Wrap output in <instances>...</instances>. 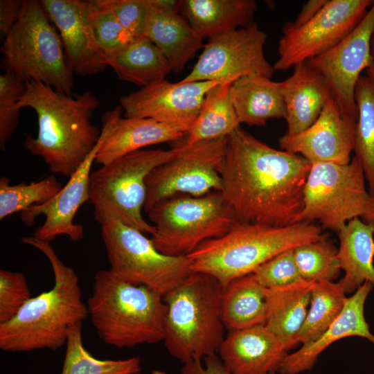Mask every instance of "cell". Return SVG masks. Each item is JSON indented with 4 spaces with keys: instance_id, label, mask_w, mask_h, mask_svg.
<instances>
[{
    "instance_id": "6da1fadb",
    "label": "cell",
    "mask_w": 374,
    "mask_h": 374,
    "mask_svg": "<svg viewBox=\"0 0 374 374\" xmlns=\"http://www.w3.org/2000/svg\"><path fill=\"white\" fill-rule=\"evenodd\" d=\"M311 163L276 150L240 126L227 136L222 193L237 221L285 226L298 222Z\"/></svg>"
},
{
    "instance_id": "7a4b0ae2",
    "label": "cell",
    "mask_w": 374,
    "mask_h": 374,
    "mask_svg": "<svg viewBox=\"0 0 374 374\" xmlns=\"http://www.w3.org/2000/svg\"><path fill=\"white\" fill-rule=\"evenodd\" d=\"M100 105L88 91L68 96L41 82H26L17 106L35 112L38 133L35 138L26 135L24 148L41 157L53 173L71 177L99 141L101 130L91 118Z\"/></svg>"
},
{
    "instance_id": "3957f363",
    "label": "cell",
    "mask_w": 374,
    "mask_h": 374,
    "mask_svg": "<svg viewBox=\"0 0 374 374\" xmlns=\"http://www.w3.org/2000/svg\"><path fill=\"white\" fill-rule=\"evenodd\" d=\"M21 241L48 258L54 285L31 297L12 320L0 325V348L6 352L56 350L66 344L70 327L89 317L78 277L60 260L50 242L34 236L24 237Z\"/></svg>"
},
{
    "instance_id": "277c9868",
    "label": "cell",
    "mask_w": 374,
    "mask_h": 374,
    "mask_svg": "<svg viewBox=\"0 0 374 374\" xmlns=\"http://www.w3.org/2000/svg\"><path fill=\"white\" fill-rule=\"evenodd\" d=\"M323 235L321 227L310 222L274 226L237 222L224 235L204 242L187 257L193 272L209 274L224 287L278 254Z\"/></svg>"
},
{
    "instance_id": "5b68a950",
    "label": "cell",
    "mask_w": 374,
    "mask_h": 374,
    "mask_svg": "<svg viewBox=\"0 0 374 374\" xmlns=\"http://www.w3.org/2000/svg\"><path fill=\"white\" fill-rule=\"evenodd\" d=\"M87 307L99 337L118 348L163 339V296L145 285L122 280L109 269L97 271Z\"/></svg>"
},
{
    "instance_id": "8992f818",
    "label": "cell",
    "mask_w": 374,
    "mask_h": 374,
    "mask_svg": "<svg viewBox=\"0 0 374 374\" xmlns=\"http://www.w3.org/2000/svg\"><path fill=\"white\" fill-rule=\"evenodd\" d=\"M224 287L215 277L192 272L163 296V339L184 364L216 355L226 337L222 317Z\"/></svg>"
},
{
    "instance_id": "52a82bcc",
    "label": "cell",
    "mask_w": 374,
    "mask_h": 374,
    "mask_svg": "<svg viewBox=\"0 0 374 374\" xmlns=\"http://www.w3.org/2000/svg\"><path fill=\"white\" fill-rule=\"evenodd\" d=\"M4 71L24 82L35 81L72 96L73 73L60 35L40 1L24 0L18 21L1 46Z\"/></svg>"
},
{
    "instance_id": "ba28073f",
    "label": "cell",
    "mask_w": 374,
    "mask_h": 374,
    "mask_svg": "<svg viewBox=\"0 0 374 374\" xmlns=\"http://www.w3.org/2000/svg\"><path fill=\"white\" fill-rule=\"evenodd\" d=\"M178 148L166 150H138L102 166L91 172L89 202L97 222L114 217L143 233L152 235L154 226L143 217L147 197L145 180L156 168L172 160Z\"/></svg>"
},
{
    "instance_id": "9c48e42d",
    "label": "cell",
    "mask_w": 374,
    "mask_h": 374,
    "mask_svg": "<svg viewBox=\"0 0 374 374\" xmlns=\"http://www.w3.org/2000/svg\"><path fill=\"white\" fill-rule=\"evenodd\" d=\"M155 231L151 240L161 253L187 256L204 242L220 238L238 222L221 191L178 195L147 211Z\"/></svg>"
},
{
    "instance_id": "30bf717a",
    "label": "cell",
    "mask_w": 374,
    "mask_h": 374,
    "mask_svg": "<svg viewBox=\"0 0 374 374\" xmlns=\"http://www.w3.org/2000/svg\"><path fill=\"white\" fill-rule=\"evenodd\" d=\"M98 222L109 270L122 280L149 287L164 296L193 272L187 256L161 253L142 232L114 217Z\"/></svg>"
},
{
    "instance_id": "8fae6325",
    "label": "cell",
    "mask_w": 374,
    "mask_h": 374,
    "mask_svg": "<svg viewBox=\"0 0 374 374\" xmlns=\"http://www.w3.org/2000/svg\"><path fill=\"white\" fill-rule=\"evenodd\" d=\"M366 183L355 157L346 164L311 163L298 222L317 221L338 232L348 222L365 214L371 199Z\"/></svg>"
},
{
    "instance_id": "7c38bea8",
    "label": "cell",
    "mask_w": 374,
    "mask_h": 374,
    "mask_svg": "<svg viewBox=\"0 0 374 374\" xmlns=\"http://www.w3.org/2000/svg\"><path fill=\"white\" fill-rule=\"evenodd\" d=\"M226 145L227 136L178 146L176 156L146 178L145 212L175 196L199 197L222 191Z\"/></svg>"
},
{
    "instance_id": "4fadbf2b",
    "label": "cell",
    "mask_w": 374,
    "mask_h": 374,
    "mask_svg": "<svg viewBox=\"0 0 374 374\" xmlns=\"http://www.w3.org/2000/svg\"><path fill=\"white\" fill-rule=\"evenodd\" d=\"M374 1L328 0L308 22L282 28L274 70L284 71L317 57L339 43L361 21Z\"/></svg>"
},
{
    "instance_id": "5bb4252c",
    "label": "cell",
    "mask_w": 374,
    "mask_h": 374,
    "mask_svg": "<svg viewBox=\"0 0 374 374\" xmlns=\"http://www.w3.org/2000/svg\"><path fill=\"white\" fill-rule=\"evenodd\" d=\"M267 35L253 22L208 38L191 71L180 81L233 82L247 75L271 78L274 73L264 46Z\"/></svg>"
},
{
    "instance_id": "9a60e30c",
    "label": "cell",
    "mask_w": 374,
    "mask_h": 374,
    "mask_svg": "<svg viewBox=\"0 0 374 374\" xmlns=\"http://www.w3.org/2000/svg\"><path fill=\"white\" fill-rule=\"evenodd\" d=\"M374 33V1L357 26L327 52L306 61L326 81L343 116L357 118L356 84L371 65Z\"/></svg>"
},
{
    "instance_id": "2e32d148",
    "label": "cell",
    "mask_w": 374,
    "mask_h": 374,
    "mask_svg": "<svg viewBox=\"0 0 374 374\" xmlns=\"http://www.w3.org/2000/svg\"><path fill=\"white\" fill-rule=\"evenodd\" d=\"M220 83L211 81L172 83L165 79L121 96L119 104L125 117L149 118L183 127L188 132L207 93Z\"/></svg>"
},
{
    "instance_id": "e0dca14e",
    "label": "cell",
    "mask_w": 374,
    "mask_h": 374,
    "mask_svg": "<svg viewBox=\"0 0 374 374\" xmlns=\"http://www.w3.org/2000/svg\"><path fill=\"white\" fill-rule=\"evenodd\" d=\"M116 116L115 110L105 113L102 117L103 128L98 142L61 190L45 204L32 206L21 213V220L27 226H33L35 218L39 215L45 216L44 224L35 229L34 237L48 242L62 235L68 236L73 242L83 238V227L74 224L73 220L79 208L89 201L91 167L95 162L96 153Z\"/></svg>"
},
{
    "instance_id": "ac0fdd59",
    "label": "cell",
    "mask_w": 374,
    "mask_h": 374,
    "mask_svg": "<svg viewBox=\"0 0 374 374\" xmlns=\"http://www.w3.org/2000/svg\"><path fill=\"white\" fill-rule=\"evenodd\" d=\"M40 3L60 35L73 73L86 76L104 71L108 66V59L95 35L93 1L41 0Z\"/></svg>"
},
{
    "instance_id": "d6986e66",
    "label": "cell",
    "mask_w": 374,
    "mask_h": 374,
    "mask_svg": "<svg viewBox=\"0 0 374 374\" xmlns=\"http://www.w3.org/2000/svg\"><path fill=\"white\" fill-rule=\"evenodd\" d=\"M357 119L343 116L335 99L326 103L316 121L303 132L278 139L280 148L310 163L346 164L354 150Z\"/></svg>"
},
{
    "instance_id": "ffe728a7",
    "label": "cell",
    "mask_w": 374,
    "mask_h": 374,
    "mask_svg": "<svg viewBox=\"0 0 374 374\" xmlns=\"http://www.w3.org/2000/svg\"><path fill=\"white\" fill-rule=\"evenodd\" d=\"M287 351L278 337L260 325L229 331L218 354L231 374H269L278 372Z\"/></svg>"
},
{
    "instance_id": "44dd1931",
    "label": "cell",
    "mask_w": 374,
    "mask_h": 374,
    "mask_svg": "<svg viewBox=\"0 0 374 374\" xmlns=\"http://www.w3.org/2000/svg\"><path fill=\"white\" fill-rule=\"evenodd\" d=\"M373 285L366 281L350 296L334 322L314 341L302 345L301 348L287 354L278 371L280 374H298L312 369L319 355L330 344L341 339L357 336L374 344V335L364 317V305Z\"/></svg>"
},
{
    "instance_id": "7402d4cb",
    "label": "cell",
    "mask_w": 374,
    "mask_h": 374,
    "mask_svg": "<svg viewBox=\"0 0 374 374\" xmlns=\"http://www.w3.org/2000/svg\"><path fill=\"white\" fill-rule=\"evenodd\" d=\"M287 129L293 136L310 127L317 119L332 96L323 76L307 62L294 66L292 74L280 82Z\"/></svg>"
},
{
    "instance_id": "603a6c76",
    "label": "cell",
    "mask_w": 374,
    "mask_h": 374,
    "mask_svg": "<svg viewBox=\"0 0 374 374\" xmlns=\"http://www.w3.org/2000/svg\"><path fill=\"white\" fill-rule=\"evenodd\" d=\"M187 133L179 126L149 118H122L119 114L98 150L95 162L103 166L143 148L177 141Z\"/></svg>"
},
{
    "instance_id": "cb8c5ba5",
    "label": "cell",
    "mask_w": 374,
    "mask_h": 374,
    "mask_svg": "<svg viewBox=\"0 0 374 374\" xmlns=\"http://www.w3.org/2000/svg\"><path fill=\"white\" fill-rule=\"evenodd\" d=\"M145 37L168 61L172 71H181L204 46L203 39L179 12L163 9L148 0Z\"/></svg>"
},
{
    "instance_id": "d4e9b609",
    "label": "cell",
    "mask_w": 374,
    "mask_h": 374,
    "mask_svg": "<svg viewBox=\"0 0 374 374\" xmlns=\"http://www.w3.org/2000/svg\"><path fill=\"white\" fill-rule=\"evenodd\" d=\"M231 97L240 124L264 126L269 119H285L280 82L260 75L244 76L231 84Z\"/></svg>"
},
{
    "instance_id": "484cf974",
    "label": "cell",
    "mask_w": 374,
    "mask_h": 374,
    "mask_svg": "<svg viewBox=\"0 0 374 374\" xmlns=\"http://www.w3.org/2000/svg\"><path fill=\"white\" fill-rule=\"evenodd\" d=\"M338 234L337 258L345 273L339 283L346 294L354 293L366 281L374 287V228L355 217Z\"/></svg>"
},
{
    "instance_id": "4316f807",
    "label": "cell",
    "mask_w": 374,
    "mask_h": 374,
    "mask_svg": "<svg viewBox=\"0 0 374 374\" xmlns=\"http://www.w3.org/2000/svg\"><path fill=\"white\" fill-rule=\"evenodd\" d=\"M181 10L195 33L204 39L249 26L257 5L253 0H184Z\"/></svg>"
},
{
    "instance_id": "83f0119b",
    "label": "cell",
    "mask_w": 374,
    "mask_h": 374,
    "mask_svg": "<svg viewBox=\"0 0 374 374\" xmlns=\"http://www.w3.org/2000/svg\"><path fill=\"white\" fill-rule=\"evenodd\" d=\"M314 283L303 279L269 290L265 326L287 350L298 344L297 337L308 314Z\"/></svg>"
},
{
    "instance_id": "f1b7e54d",
    "label": "cell",
    "mask_w": 374,
    "mask_h": 374,
    "mask_svg": "<svg viewBox=\"0 0 374 374\" xmlns=\"http://www.w3.org/2000/svg\"><path fill=\"white\" fill-rule=\"evenodd\" d=\"M269 290L262 286L253 274L237 278L224 287L222 317L226 330H236L265 325Z\"/></svg>"
},
{
    "instance_id": "f546056e",
    "label": "cell",
    "mask_w": 374,
    "mask_h": 374,
    "mask_svg": "<svg viewBox=\"0 0 374 374\" xmlns=\"http://www.w3.org/2000/svg\"><path fill=\"white\" fill-rule=\"evenodd\" d=\"M121 80L141 87L165 80L171 66L161 51L148 37L130 42L108 60Z\"/></svg>"
},
{
    "instance_id": "4dcf8cb0",
    "label": "cell",
    "mask_w": 374,
    "mask_h": 374,
    "mask_svg": "<svg viewBox=\"0 0 374 374\" xmlns=\"http://www.w3.org/2000/svg\"><path fill=\"white\" fill-rule=\"evenodd\" d=\"M232 83L218 84L208 91L187 134V143L226 137L240 126L231 97Z\"/></svg>"
},
{
    "instance_id": "1f68e13d",
    "label": "cell",
    "mask_w": 374,
    "mask_h": 374,
    "mask_svg": "<svg viewBox=\"0 0 374 374\" xmlns=\"http://www.w3.org/2000/svg\"><path fill=\"white\" fill-rule=\"evenodd\" d=\"M346 299L339 283L314 282L308 314L298 335L297 343L305 345L316 341L340 314Z\"/></svg>"
},
{
    "instance_id": "d6a6232c",
    "label": "cell",
    "mask_w": 374,
    "mask_h": 374,
    "mask_svg": "<svg viewBox=\"0 0 374 374\" xmlns=\"http://www.w3.org/2000/svg\"><path fill=\"white\" fill-rule=\"evenodd\" d=\"M355 99L357 118L353 151L371 195L374 193V82L366 75H362L356 84Z\"/></svg>"
},
{
    "instance_id": "836d02e7",
    "label": "cell",
    "mask_w": 374,
    "mask_h": 374,
    "mask_svg": "<svg viewBox=\"0 0 374 374\" xmlns=\"http://www.w3.org/2000/svg\"><path fill=\"white\" fill-rule=\"evenodd\" d=\"M82 323L77 322L69 330L61 374H138L141 372V359L137 357L123 360L99 359L93 357L84 347Z\"/></svg>"
},
{
    "instance_id": "e575fe53",
    "label": "cell",
    "mask_w": 374,
    "mask_h": 374,
    "mask_svg": "<svg viewBox=\"0 0 374 374\" xmlns=\"http://www.w3.org/2000/svg\"><path fill=\"white\" fill-rule=\"evenodd\" d=\"M54 175L29 184L10 185L8 177L0 179V219L23 212L34 205H41L53 199L62 188Z\"/></svg>"
},
{
    "instance_id": "d590c367",
    "label": "cell",
    "mask_w": 374,
    "mask_h": 374,
    "mask_svg": "<svg viewBox=\"0 0 374 374\" xmlns=\"http://www.w3.org/2000/svg\"><path fill=\"white\" fill-rule=\"evenodd\" d=\"M337 251L338 249L325 235L293 249L302 278L312 282L332 281L339 276L341 269Z\"/></svg>"
},
{
    "instance_id": "8d00e7d4",
    "label": "cell",
    "mask_w": 374,
    "mask_h": 374,
    "mask_svg": "<svg viewBox=\"0 0 374 374\" xmlns=\"http://www.w3.org/2000/svg\"><path fill=\"white\" fill-rule=\"evenodd\" d=\"M25 90V82L17 75L4 71L0 75V150L6 143L19 123L20 109L17 103Z\"/></svg>"
},
{
    "instance_id": "74e56055",
    "label": "cell",
    "mask_w": 374,
    "mask_h": 374,
    "mask_svg": "<svg viewBox=\"0 0 374 374\" xmlns=\"http://www.w3.org/2000/svg\"><path fill=\"white\" fill-rule=\"evenodd\" d=\"M93 25L98 46L109 60L134 40L121 26L113 12L94 0Z\"/></svg>"
},
{
    "instance_id": "f35d334b",
    "label": "cell",
    "mask_w": 374,
    "mask_h": 374,
    "mask_svg": "<svg viewBox=\"0 0 374 374\" xmlns=\"http://www.w3.org/2000/svg\"><path fill=\"white\" fill-rule=\"evenodd\" d=\"M30 298L25 275L0 270V325L12 320Z\"/></svg>"
},
{
    "instance_id": "ab89813d",
    "label": "cell",
    "mask_w": 374,
    "mask_h": 374,
    "mask_svg": "<svg viewBox=\"0 0 374 374\" xmlns=\"http://www.w3.org/2000/svg\"><path fill=\"white\" fill-rule=\"evenodd\" d=\"M265 287L272 290L285 287L301 280L293 249L285 251L260 266L253 273Z\"/></svg>"
},
{
    "instance_id": "60d3db41",
    "label": "cell",
    "mask_w": 374,
    "mask_h": 374,
    "mask_svg": "<svg viewBox=\"0 0 374 374\" xmlns=\"http://www.w3.org/2000/svg\"><path fill=\"white\" fill-rule=\"evenodd\" d=\"M110 8L133 39L145 37L150 10L148 0H100Z\"/></svg>"
},
{
    "instance_id": "b9f144b4",
    "label": "cell",
    "mask_w": 374,
    "mask_h": 374,
    "mask_svg": "<svg viewBox=\"0 0 374 374\" xmlns=\"http://www.w3.org/2000/svg\"><path fill=\"white\" fill-rule=\"evenodd\" d=\"M24 0L0 1V35L4 39L18 21L23 7Z\"/></svg>"
},
{
    "instance_id": "7bdbcfd3",
    "label": "cell",
    "mask_w": 374,
    "mask_h": 374,
    "mask_svg": "<svg viewBox=\"0 0 374 374\" xmlns=\"http://www.w3.org/2000/svg\"><path fill=\"white\" fill-rule=\"evenodd\" d=\"M204 365L202 360L184 364L179 374H231L217 355L206 357Z\"/></svg>"
},
{
    "instance_id": "ee69618b",
    "label": "cell",
    "mask_w": 374,
    "mask_h": 374,
    "mask_svg": "<svg viewBox=\"0 0 374 374\" xmlns=\"http://www.w3.org/2000/svg\"><path fill=\"white\" fill-rule=\"evenodd\" d=\"M328 0H310L305 3L294 22H288L292 27H299L311 20L326 4Z\"/></svg>"
},
{
    "instance_id": "f6af8a7d",
    "label": "cell",
    "mask_w": 374,
    "mask_h": 374,
    "mask_svg": "<svg viewBox=\"0 0 374 374\" xmlns=\"http://www.w3.org/2000/svg\"><path fill=\"white\" fill-rule=\"evenodd\" d=\"M362 220L374 228V193L371 195L368 208Z\"/></svg>"
},
{
    "instance_id": "bcb514c9",
    "label": "cell",
    "mask_w": 374,
    "mask_h": 374,
    "mask_svg": "<svg viewBox=\"0 0 374 374\" xmlns=\"http://www.w3.org/2000/svg\"><path fill=\"white\" fill-rule=\"evenodd\" d=\"M371 53L372 56V61L371 65L366 69V75L374 82V33L371 38Z\"/></svg>"
},
{
    "instance_id": "7dc6e473",
    "label": "cell",
    "mask_w": 374,
    "mask_h": 374,
    "mask_svg": "<svg viewBox=\"0 0 374 374\" xmlns=\"http://www.w3.org/2000/svg\"><path fill=\"white\" fill-rule=\"evenodd\" d=\"M152 374H165V373L163 372H161V371H155Z\"/></svg>"
},
{
    "instance_id": "c3c4849f",
    "label": "cell",
    "mask_w": 374,
    "mask_h": 374,
    "mask_svg": "<svg viewBox=\"0 0 374 374\" xmlns=\"http://www.w3.org/2000/svg\"><path fill=\"white\" fill-rule=\"evenodd\" d=\"M269 374H275V373H269Z\"/></svg>"
}]
</instances>
